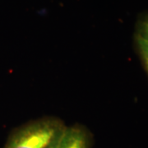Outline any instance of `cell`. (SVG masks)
<instances>
[{"mask_svg":"<svg viewBox=\"0 0 148 148\" xmlns=\"http://www.w3.org/2000/svg\"><path fill=\"white\" fill-rule=\"evenodd\" d=\"M136 35H138L148 41V15L144 16L143 19L139 21Z\"/></svg>","mask_w":148,"mask_h":148,"instance_id":"obj_4","label":"cell"},{"mask_svg":"<svg viewBox=\"0 0 148 148\" xmlns=\"http://www.w3.org/2000/svg\"><path fill=\"white\" fill-rule=\"evenodd\" d=\"M66 127L57 117L32 120L13 129L3 148H56Z\"/></svg>","mask_w":148,"mask_h":148,"instance_id":"obj_1","label":"cell"},{"mask_svg":"<svg viewBox=\"0 0 148 148\" xmlns=\"http://www.w3.org/2000/svg\"><path fill=\"white\" fill-rule=\"evenodd\" d=\"M93 135L87 127L75 123L67 126L56 148H91Z\"/></svg>","mask_w":148,"mask_h":148,"instance_id":"obj_2","label":"cell"},{"mask_svg":"<svg viewBox=\"0 0 148 148\" xmlns=\"http://www.w3.org/2000/svg\"><path fill=\"white\" fill-rule=\"evenodd\" d=\"M135 43L138 54L148 75V41L138 35H135Z\"/></svg>","mask_w":148,"mask_h":148,"instance_id":"obj_3","label":"cell"}]
</instances>
